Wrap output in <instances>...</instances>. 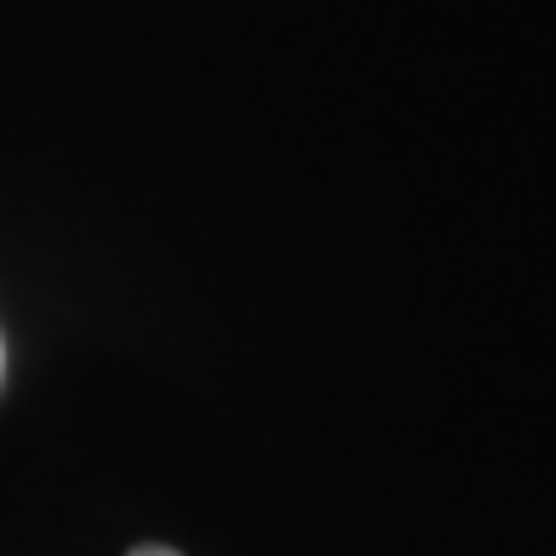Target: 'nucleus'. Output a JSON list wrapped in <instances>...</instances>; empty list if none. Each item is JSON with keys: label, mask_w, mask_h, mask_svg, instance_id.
Listing matches in <instances>:
<instances>
[{"label": "nucleus", "mask_w": 556, "mask_h": 556, "mask_svg": "<svg viewBox=\"0 0 556 556\" xmlns=\"http://www.w3.org/2000/svg\"><path fill=\"white\" fill-rule=\"evenodd\" d=\"M0 366H5V356H0Z\"/></svg>", "instance_id": "f03ea898"}, {"label": "nucleus", "mask_w": 556, "mask_h": 556, "mask_svg": "<svg viewBox=\"0 0 556 556\" xmlns=\"http://www.w3.org/2000/svg\"><path fill=\"white\" fill-rule=\"evenodd\" d=\"M129 556H180V552H170V546H135Z\"/></svg>", "instance_id": "f257e3e1"}]
</instances>
